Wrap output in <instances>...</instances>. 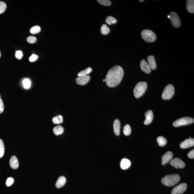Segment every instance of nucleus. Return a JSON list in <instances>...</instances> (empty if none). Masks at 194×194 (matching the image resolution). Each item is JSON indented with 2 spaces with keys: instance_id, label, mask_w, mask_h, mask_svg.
<instances>
[{
  "instance_id": "obj_16",
  "label": "nucleus",
  "mask_w": 194,
  "mask_h": 194,
  "mask_svg": "<svg viewBox=\"0 0 194 194\" xmlns=\"http://www.w3.org/2000/svg\"><path fill=\"white\" fill-rule=\"evenodd\" d=\"M114 131L116 136L120 135V123L118 119L115 120L113 124Z\"/></svg>"
},
{
  "instance_id": "obj_29",
  "label": "nucleus",
  "mask_w": 194,
  "mask_h": 194,
  "mask_svg": "<svg viewBox=\"0 0 194 194\" xmlns=\"http://www.w3.org/2000/svg\"><path fill=\"white\" fill-rule=\"evenodd\" d=\"M41 31V28L39 26H35L32 27L30 29V32L32 34H37Z\"/></svg>"
},
{
  "instance_id": "obj_1",
  "label": "nucleus",
  "mask_w": 194,
  "mask_h": 194,
  "mask_svg": "<svg viewBox=\"0 0 194 194\" xmlns=\"http://www.w3.org/2000/svg\"><path fill=\"white\" fill-rule=\"evenodd\" d=\"M124 70L121 66H113L109 70L106 76L105 82L107 85L110 87L118 85L122 80Z\"/></svg>"
},
{
  "instance_id": "obj_25",
  "label": "nucleus",
  "mask_w": 194,
  "mask_h": 194,
  "mask_svg": "<svg viewBox=\"0 0 194 194\" xmlns=\"http://www.w3.org/2000/svg\"><path fill=\"white\" fill-rule=\"evenodd\" d=\"M101 32L104 35H106L110 32V29L106 24L102 25L101 28Z\"/></svg>"
},
{
  "instance_id": "obj_4",
  "label": "nucleus",
  "mask_w": 194,
  "mask_h": 194,
  "mask_svg": "<svg viewBox=\"0 0 194 194\" xmlns=\"http://www.w3.org/2000/svg\"><path fill=\"white\" fill-rule=\"evenodd\" d=\"M141 35L144 41L147 43H152L156 41V36L151 30H144L141 32Z\"/></svg>"
},
{
  "instance_id": "obj_26",
  "label": "nucleus",
  "mask_w": 194,
  "mask_h": 194,
  "mask_svg": "<svg viewBox=\"0 0 194 194\" xmlns=\"http://www.w3.org/2000/svg\"><path fill=\"white\" fill-rule=\"evenodd\" d=\"M131 126L129 124H126L123 128V133L125 135L128 136L131 134Z\"/></svg>"
},
{
  "instance_id": "obj_32",
  "label": "nucleus",
  "mask_w": 194,
  "mask_h": 194,
  "mask_svg": "<svg viewBox=\"0 0 194 194\" xmlns=\"http://www.w3.org/2000/svg\"><path fill=\"white\" fill-rule=\"evenodd\" d=\"M97 1L104 6H109L111 4V2L109 0H98Z\"/></svg>"
},
{
  "instance_id": "obj_21",
  "label": "nucleus",
  "mask_w": 194,
  "mask_h": 194,
  "mask_svg": "<svg viewBox=\"0 0 194 194\" xmlns=\"http://www.w3.org/2000/svg\"><path fill=\"white\" fill-rule=\"evenodd\" d=\"M63 121V117L61 115H58L52 119V122L54 124H61Z\"/></svg>"
},
{
  "instance_id": "obj_8",
  "label": "nucleus",
  "mask_w": 194,
  "mask_h": 194,
  "mask_svg": "<svg viewBox=\"0 0 194 194\" xmlns=\"http://www.w3.org/2000/svg\"><path fill=\"white\" fill-rule=\"evenodd\" d=\"M187 185L185 183L179 184L173 188L171 191V194H182L186 190Z\"/></svg>"
},
{
  "instance_id": "obj_14",
  "label": "nucleus",
  "mask_w": 194,
  "mask_h": 194,
  "mask_svg": "<svg viewBox=\"0 0 194 194\" xmlns=\"http://www.w3.org/2000/svg\"><path fill=\"white\" fill-rule=\"evenodd\" d=\"M145 116L146 120L144 122V124L148 125L152 122L153 118V112L151 110H149L145 112Z\"/></svg>"
},
{
  "instance_id": "obj_2",
  "label": "nucleus",
  "mask_w": 194,
  "mask_h": 194,
  "mask_svg": "<svg viewBox=\"0 0 194 194\" xmlns=\"http://www.w3.org/2000/svg\"><path fill=\"white\" fill-rule=\"evenodd\" d=\"M181 179L179 175L174 174L166 175L161 179V182L163 185L167 186H174L178 183Z\"/></svg>"
},
{
  "instance_id": "obj_27",
  "label": "nucleus",
  "mask_w": 194,
  "mask_h": 194,
  "mask_svg": "<svg viewBox=\"0 0 194 194\" xmlns=\"http://www.w3.org/2000/svg\"><path fill=\"white\" fill-rule=\"evenodd\" d=\"M105 21L108 24L111 25L116 23L117 22V20L113 17L109 16L106 18Z\"/></svg>"
},
{
  "instance_id": "obj_34",
  "label": "nucleus",
  "mask_w": 194,
  "mask_h": 194,
  "mask_svg": "<svg viewBox=\"0 0 194 194\" xmlns=\"http://www.w3.org/2000/svg\"><path fill=\"white\" fill-rule=\"evenodd\" d=\"M37 39V38L34 36H29V37L27 38V42L30 43V44L34 43L36 42Z\"/></svg>"
},
{
  "instance_id": "obj_11",
  "label": "nucleus",
  "mask_w": 194,
  "mask_h": 194,
  "mask_svg": "<svg viewBox=\"0 0 194 194\" xmlns=\"http://www.w3.org/2000/svg\"><path fill=\"white\" fill-rule=\"evenodd\" d=\"M90 76L87 75L85 76H81L76 78V81L77 84L81 85H84L89 81Z\"/></svg>"
},
{
  "instance_id": "obj_6",
  "label": "nucleus",
  "mask_w": 194,
  "mask_h": 194,
  "mask_svg": "<svg viewBox=\"0 0 194 194\" xmlns=\"http://www.w3.org/2000/svg\"><path fill=\"white\" fill-rule=\"evenodd\" d=\"M194 122L193 118L189 117H184L175 120L173 122V125L175 127H178L192 124Z\"/></svg>"
},
{
  "instance_id": "obj_36",
  "label": "nucleus",
  "mask_w": 194,
  "mask_h": 194,
  "mask_svg": "<svg viewBox=\"0 0 194 194\" xmlns=\"http://www.w3.org/2000/svg\"><path fill=\"white\" fill-rule=\"evenodd\" d=\"M38 56L35 54H33L29 58V60L30 62H34L37 60Z\"/></svg>"
},
{
  "instance_id": "obj_39",
  "label": "nucleus",
  "mask_w": 194,
  "mask_h": 194,
  "mask_svg": "<svg viewBox=\"0 0 194 194\" xmlns=\"http://www.w3.org/2000/svg\"><path fill=\"white\" fill-rule=\"evenodd\" d=\"M144 1V0H142V1H141V0H140V1H139V2H143Z\"/></svg>"
},
{
  "instance_id": "obj_10",
  "label": "nucleus",
  "mask_w": 194,
  "mask_h": 194,
  "mask_svg": "<svg viewBox=\"0 0 194 194\" xmlns=\"http://www.w3.org/2000/svg\"><path fill=\"white\" fill-rule=\"evenodd\" d=\"M194 145V139L189 138V139L185 140L180 144V147L183 149L191 147Z\"/></svg>"
},
{
  "instance_id": "obj_31",
  "label": "nucleus",
  "mask_w": 194,
  "mask_h": 194,
  "mask_svg": "<svg viewBox=\"0 0 194 194\" xmlns=\"http://www.w3.org/2000/svg\"><path fill=\"white\" fill-rule=\"evenodd\" d=\"M7 8V5L5 2L0 1V14L5 12Z\"/></svg>"
},
{
  "instance_id": "obj_33",
  "label": "nucleus",
  "mask_w": 194,
  "mask_h": 194,
  "mask_svg": "<svg viewBox=\"0 0 194 194\" xmlns=\"http://www.w3.org/2000/svg\"><path fill=\"white\" fill-rule=\"evenodd\" d=\"M14 181V180L13 178H12V177H9V178L7 179L6 182H5V184H6L7 186L9 187L13 184Z\"/></svg>"
},
{
  "instance_id": "obj_35",
  "label": "nucleus",
  "mask_w": 194,
  "mask_h": 194,
  "mask_svg": "<svg viewBox=\"0 0 194 194\" xmlns=\"http://www.w3.org/2000/svg\"><path fill=\"white\" fill-rule=\"evenodd\" d=\"M23 56V52L21 50H18L16 51L15 54V57L18 59H21Z\"/></svg>"
},
{
  "instance_id": "obj_41",
  "label": "nucleus",
  "mask_w": 194,
  "mask_h": 194,
  "mask_svg": "<svg viewBox=\"0 0 194 194\" xmlns=\"http://www.w3.org/2000/svg\"><path fill=\"white\" fill-rule=\"evenodd\" d=\"M103 82H105V79H104L103 80Z\"/></svg>"
},
{
  "instance_id": "obj_5",
  "label": "nucleus",
  "mask_w": 194,
  "mask_h": 194,
  "mask_svg": "<svg viewBox=\"0 0 194 194\" xmlns=\"http://www.w3.org/2000/svg\"><path fill=\"white\" fill-rule=\"evenodd\" d=\"M175 92L174 87L171 84L166 86L163 90L162 95V98L164 100H169L174 95Z\"/></svg>"
},
{
  "instance_id": "obj_20",
  "label": "nucleus",
  "mask_w": 194,
  "mask_h": 194,
  "mask_svg": "<svg viewBox=\"0 0 194 194\" xmlns=\"http://www.w3.org/2000/svg\"><path fill=\"white\" fill-rule=\"evenodd\" d=\"M187 9L189 13H193L194 12V1L188 0L187 1Z\"/></svg>"
},
{
  "instance_id": "obj_9",
  "label": "nucleus",
  "mask_w": 194,
  "mask_h": 194,
  "mask_svg": "<svg viewBox=\"0 0 194 194\" xmlns=\"http://www.w3.org/2000/svg\"><path fill=\"white\" fill-rule=\"evenodd\" d=\"M170 164L177 169L183 168L185 166V163L179 158L172 159L170 161Z\"/></svg>"
},
{
  "instance_id": "obj_42",
  "label": "nucleus",
  "mask_w": 194,
  "mask_h": 194,
  "mask_svg": "<svg viewBox=\"0 0 194 194\" xmlns=\"http://www.w3.org/2000/svg\"><path fill=\"white\" fill-rule=\"evenodd\" d=\"M1 52H0V58H1Z\"/></svg>"
},
{
  "instance_id": "obj_40",
  "label": "nucleus",
  "mask_w": 194,
  "mask_h": 194,
  "mask_svg": "<svg viewBox=\"0 0 194 194\" xmlns=\"http://www.w3.org/2000/svg\"><path fill=\"white\" fill-rule=\"evenodd\" d=\"M167 17L169 18V19H170V16H169V15H168V16H167Z\"/></svg>"
},
{
  "instance_id": "obj_22",
  "label": "nucleus",
  "mask_w": 194,
  "mask_h": 194,
  "mask_svg": "<svg viewBox=\"0 0 194 194\" xmlns=\"http://www.w3.org/2000/svg\"><path fill=\"white\" fill-rule=\"evenodd\" d=\"M53 132L55 135H58L63 134L64 128L61 126H58L54 127L53 130Z\"/></svg>"
},
{
  "instance_id": "obj_17",
  "label": "nucleus",
  "mask_w": 194,
  "mask_h": 194,
  "mask_svg": "<svg viewBox=\"0 0 194 194\" xmlns=\"http://www.w3.org/2000/svg\"><path fill=\"white\" fill-rule=\"evenodd\" d=\"M131 165V162L128 159H123L120 162V167L122 169H127L129 168Z\"/></svg>"
},
{
  "instance_id": "obj_37",
  "label": "nucleus",
  "mask_w": 194,
  "mask_h": 194,
  "mask_svg": "<svg viewBox=\"0 0 194 194\" xmlns=\"http://www.w3.org/2000/svg\"><path fill=\"white\" fill-rule=\"evenodd\" d=\"M4 110V105L3 102L0 95V114L2 113Z\"/></svg>"
},
{
  "instance_id": "obj_24",
  "label": "nucleus",
  "mask_w": 194,
  "mask_h": 194,
  "mask_svg": "<svg viewBox=\"0 0 194 194\" xmlns=\"http://www.w3.org/2000/svg\"><path fill=\"white\" fill-rule=\"evenodd\" d=\"M157 141L160 146H164L167 144V140L163 136H159L157 138Z\"/></svg>"
},
{
  "instance_id": "obj_19",
  "label": "nucleus",
  "mask_w": 194,
  "mask_h": 194,
  "mask_svg": "<svg viewBox=\"0 0 194 194\" xmlns=\"http://www.w3.org/2000/svg\"><path fill=\"white\" fill-rule=\"evenodd\" d=\"M147 60L151 70H155L157 66V65L155 62L154 57L153 55H149L147 57Z\"/></svg>"
},
{
  "instance_id": "obj_23",
  "label": "nucleus",
  "mask_w": 194,
  "mask_h": 194,
  "mask_svg": "<svg viewBox=\"0 0 194 194\" xmlns=\"http://www.w3.org/2000/svg\"><path fill=\"white\" fill-rule=\"evenodd\" d=\"M92 71V68L91 67H88L87 68L85 69V70H82L80 72H79L78 74V77H81V76L87 75L90 74Z\"/></svg>"
},
{
  "instance_id": "obj_3",
  "label": "nucleus",
  "mask_w": 194,
  "mask_h": 194,
  "mask_svg": "<svg viewBox=\"0 0 194 194\" xmlns=\"http://www.w3.org/2000/svg\"><path fill=\"white\" fill-rule=\"evenodd\" d=\"M147 87V83L145 82L141 81L138 82L134 90V96L136 98L142 96L145 93Z\"/></svg>"
},
{
  "instance_id": "obj_38",
  "label": "nucleus",
  "mask_w": 194,
  "mask_h": 194,
  "mask_svg": "<svg viewBox=\"0 0 194 194\" xmlns=\"http://www.w3.org/2000/svg\"><path fill=\"white\" fill-rule=\"evenodd\" d=\"M188 156L191 159L194 158V149H192L188 154Z\"/></svg>"
},
{
  "instance_id": "obj_18",
  "label": "nucleus",
  "mask_w": 194,
  "mask_h": 194,
  "mask_svg": "<svg viewBox=\"0 0 194 194\" xmlns=\"http://www.w3.org/2000/svg\"><path fill=\"white\" fill-rule=\"evenodd\" d=\"M66 182V178L64 176H60L58 178L57 180L55 186L58 188L62 187L64 186Z\"/></svg>"
},
{
  "instance_id": "obj_13",
  "label": "nucleus",
  "mask_w": 194,
  "mask_h": 194,
  "mask_svg": "<svg viewBox=\"0 0 194 194\" xmlns=\"http://www.w3.org/2000/svg\"><path fill=\"white\" fill-rule=\"evenodd\" d=\"M173 154L171 151H168L166 152L163 155L162 157V164L163 165L167 164L173 158Z\"/></svg>"
},
{
  "instance_id": "obj_15",
  "label": "nucleus",
  "mask_w": 194,
  "mask_h": 194,
  "mask_svg": "<svg viewBox=\"0 0 194 194\" xmlns=\"http://www.w3.org/2000/svg\"><path fill=\"white\" fill-rule=\"evenodd\" d=\"M9 165L12 169H17L19 166V161L17 157L15 156H12L9 160Z\"/></svg>"
},
{
  "instance_id": "obj_30",
  "label": "nucleus",
  "mask_w": 194,
  "mask_h": 194,
  "mask_svg": "<svg viewBox=\"0 0 194 194\" xmlns=\"http://www.w3.org/2000/svg\"><path fill=\"white\" fill-rule=\"evenodd\" d=\"M23 86L25 89H29L31 86V82L28 78H25L23 81Z\"/></svg>"
},
{
  "instance_id": "obj_28",
  "label": "nucleus",
  "mask_w": 194,
  "mask_h": 194,
  "mask_svg": "<svg viewBox=\"0 0 194 194\" xmlns=\"http://www.w3.org/2000/svg\"><path fill=\"white\" fill-rule=\"evenodd\" d=\"M5 152V145L3 141L0 139V158L3 157Z\"/></svg>"
},
{
  "instance_id": "obj_12",
  "label": "nucleus",
  "mask_w": 194,
  "mask_h": 194,
  "mask_svg": "<svg viewBox=\"0 0 194 194\" xmlns=\"http://www.w3.org/2000/svg\"><path fill=\"white\" fill-rule=\"evenodd\" d=\"M140 67L141 70L144 72L149 74L151 71L150 66L148 62L146 61L145 59H142L140 62Z\"/></svg>"
},
{
  "instance_id": "obj_7",
  "label": "nucleus",
  "mask_w": 194,
  "mask_h": 194,
  "mask_svg": "<svg viewBox=\"0 0 194 194\" xmlns=\"http://www.w3.org/2000/svg\"><path fill=\"white\" fill-rule=\"evenodd\" d=\"M170 19L171 20V23L174 27L178 28L181 25V21L178 15L176 13L174 12H170L169 15Z\"/></svg>"
}]
</instances>
